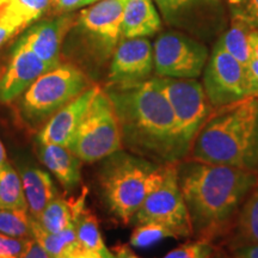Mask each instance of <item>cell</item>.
Listing matches in <instances>:
<instances>
[{
    "instance_id": "1",
    "label": "cell",
    "mask_w": 258,
    "mask_h": 258,
    "mask_svg": "<svg viewBox=\"0 0 258 258\" xmlns=\"http://www.w3.org/2000/svg\"><path fill=\"white\" fill-rule=\"evenodd\" d=\"M120 123L122 145L160 165L185 159L172 108L157 79L106 90Z\"/></svg>"
},
{
    "instance_id": "2",
    "label": "cell",
    "mask_w": 258,
    "mask_h": 258,
    "mask_svg": "<svg viewBox=\"0 0 258 258\" xmlns=\"http://www.w3.org/2000/svg\"><path fill=\"white\" fill-rule=\"evenodd\" d=\"M192 235L211 240L237 217L258 172L185 158L176 164Z\"/></svg>"
},
{
    "instance_id": "3",
    "label": "cell",
    "mask_w": 258,
    "mask_h": 258,
    "mask_svg": "<svg viewBox=\"0 0 258 258\" xmlns=\"http://www.w3.org/2000/svg\"><path fill=\"white\" fill-rule=\"evenodd\" d=\"M189 156L258 172V97L215 108L199 132Z\"/></svg>"
},
{
    "instance_id": "4",
    "label": "cell",
    "mask_w": 258,
    "mask_h": 258,
    "mask_svg": "<svg viewBox=\"0 0 258 258\" xmlns=\"http://www.w3.org/2000/svg\"><path fill=\"white\" fill-rule=\"evenodd\" d=\"M166 167L122 150L106 157L99 171V184L112 214L124 225L132 222L147 196L164 179Z\"/></svg>"
},
{
    "instance_id": "5",
    "label": "cell",
    "mask_w": 258,
    "mask_h": 258,
    "mask_svg": "<svg viewBox=\"0 0 258 258\" xmlns=\"http://www.w3.org/2000/svg\"><path fill=\"white\" fill-rule=\"evenodd\" d=\"M69 148L85 163L103 160L123 148L115 108L108 93L101 88L93 97Z\"/></svg>"
},
{
    "instance_id": "6",
    "label": "cell",
    "mask_w": 258,
    "mask_h": 258,
    "mask_svg": "<svg viewBox=\"0 0 258 258\" xmlns=\"http://www.w3.org/2000/svg\"><path fill=\"white\" fill-rule=\"evenodd\" d=\"M86 89L89 80L82 71L71 64H57L24 92L21 102L23 118L31 125H38Z\"/></svg>"
},
{
    "instance_id": "7",
    "label": "cell",
    "mask_w": 258,
    "mask_h": 258,
    "mask_svg": "<svg viewBox=\"0 0 258 258\" xmlns=\"http://www.w3.org/2000/svg\"><path fill=\"white\" fill-rule=\"evenodd\" d=\"M202 85L214 109L258 97V82L249 67L228 54L219 41L203 70Z\"/></svg>"
},
{
    "instance_id": "8",
    "label": "cell",
    "mask_w": 258,
    "mask_h": 258,
    "mask_svg": "<svg viewBox=\"0 0 258 258\" xmlns=\"http://www.w3.org/2000/svg\"><path fill=\"white\" fill-rule=\"evenodd\" d=\"M156 79L175 114L180 146L188 158L194 141L214 108L208 101L203 85L196 79L163 77Z\"/></svg>"
},
{
    "instance_id": "9",
    "label": "cell",
    "mask_w": 258,
    "mask_h": 258,
    "mask_svg": "<svg viewBox=\"0 0 258 258\" xmlns=\"http://www.w3.org/2000/svg\"><path fill=\"white\" fill-rule=\"evenodd\" d=\"M132 221L135 225H161L172 232L175 238L192 235L191 222L178 183L176 164L167 165L164 179L147 196Z\"/></svg>"
},
{
    "instance_id": "10",
    "label": "cell",
    "mask_w": 258,
    "mask_h": 258,
    "mask_svg": "<svg viewBox=\"0 0 258 258\" xmlns=\"http://www.w3.org/2000/svg\"><path fill=\"white\" fill-rule=\"evenodd\" d=\"M208 57L207 48L201 42L179 32L161 34L154 42V71L163 78H199Z\"/></svg>"
},
{
    "instance_id": "11",
    "label": "cell",
    "mask_w": 258,
    "mask_h": 258,
    "mask_svg": "<svg viewBox=\"0 0 258 258\" xmlns=\"http://www.w3.org/2000/svg\"><path fill=\"white\" fill-rule=\"evenodd\" d=\"M154 70L153 48L145 37L123 38L117 44L109 70L110 86H124L148 80Z\"/></svg>"
},
{
    "instance_id": "12",
    "label": "cell",
    "mask_w": 258,
    "mask_h": 258,
    "mask_svg": "<svg viewBox=\"0 0 258 258\" xmlns=\"http://www.w3.org/2000/svg\"><path fill=\"white\" fill-rule=\"evenodd\" d=\"M51 69L30 49L16 44L8 70L0 78V102H12Z\"/></svg>"
},
{
    "instance_id": "13",
    "label": "cell",
    "mask_w": 258,
    "mask_h": 258,
    "mask_svg": "<svg viewBox=\"0 0 258 258\" xmlns=\"http://www.w3.org/2000/svg\"><path fill=\"white\" fill-rule=\"evenodd\" d=\"M128 0H103L83 10L79 24L106 51L117 44L121 38L123 12Z\"/></svg>"
},
{
    "instance_id": "14",
    "label": "cell",
    "mask_w": 258,
    "mask_h": 258,
    "mask_svg": "<svg viewBox=\"0 0 258 258\" xmlns=\"http://www.w3.org/2000/svg\"><path fill=\"white\" fill-rule=\"evenodd\" d=\"M98 90L99 86H90L78 97L59 109L38 133V144H57L69 147Z\"/></svg>"
},
{
    "instance_id": "15",
    "label": "cell",
    "mask_w": 258,
    "mask_h": 258,
    "mask_svg": "<svg viewBox=\"0 0 258 258\" xmlns=\"http://www.w3.org/2000/svg\"><path fill=\"white\" fill-rule=\"evenodd\" d=\"M69 27L70 21L67 18L41 22L29 29L16 44L28 48L44 62L56 67L59 64L61 42Z\"/></svg>"
},
{
    "instance_id": "16",
    "label": "cell",
    "mask_w": 258,
    "mask_h": 258,
    "mask_svg": "<svg viewBox=\"0 0 258 258\" xmlns=\"http://www.w3.org/2000/svg\"><path fill=\"white\" fill-rule=\"evenodd\" d=\"M38 157L66 189L72 190L80 183L82 160L69 147L57 144H40Z\"/></svg>"
},
{
    "instance_id": "17",
    "label": "cell",
    "mask_w": 258,
    "mask_h": 258,
    "mask_svg": "<svg viewBox=\"0 0 258 258\" xmlns=\"http://www.w3.org/2000/svg\"><path fill=\"white\" fill-rule=\"evenodd\" d=\"M86 189L80 194L79 198L71 201L73 213V225L76 228L77 239L85 249L99 254L102 258H115L114 253L105 246L98 219L85 206Z\"/></svg>"
},
{
    "instance_id": "18",
    "label": "cell",
    "mask_w": 258,
    "mask_h": 258,
    "mask_svg": "<svg viewBox=\"0 0 258 258\" xmlns=\"http://www.w3.org/2000/svg\"><path fill=\"white\" fill-rule=\"evenodd\" d=\"M29 214L32 219H38L43 209L56 196L53 180L46 171L35 166L25 165L19 172Z\"/></svg>"
},
{
    "instance_id": "19",
    "label": "cell",
    "mask_w": 258,
    "mask_h": 258,
    "mask_svg": "<svg viewBox=\"0 0 258 258\" xmlns=\"http://www.w3.org/2000/svg\"><path fill=\"white\" fill-rule=\"evenodd\" d=\"M160 27V17L152 0H128L122 19V38L151 36Z\"/></svg>"
},
{
    "instance_id": "20",
    "label": "cell",
    "mask_w": 258,
    "mask_h": 258,
    "mask_svg": "<svg viewBox=\"0 0 258 258\" xmlns=\"http://www.w3.org/2000/svg\"><path fill=\"white\" fill-rule=\"evenodd\" d=\"M233 246L258 245V184L251 190L237 214Z\"/></svg>"
},
{
    "instance_id": "21",
    "label": "cell",
    "mask_w": 258,
    "mask_h": 258,
    "mask_svg": "<svg viewBox=\"0 0 258 258\" xmlns=\"http://www.w3.org/2000/svg\"><path fill=\"white\" fill-rule=\"evenodd\" d=\"M32 238L40 244V246L46 251L50 258L63 257L72 247L78 243L74 225L69 226L57 233H50L44 231L40 224L31 218Z\"/></svg>"
},
{
    "instance_id": "22",
    "label": "cell",
    "mask_w": 258,
    "mask_h": 258,
    "mask_svg": "<svg viewBox=\"0 0 258 258\" xmlns=\"http://www.w3.org/2000/svg\"><path fill=\"white\" fill-rule=\"evenodd\" d=\"M253 30L256 29L251 28L237 19H232L231 28L219 40L228 54H231L235 60H238L246 67H249L250 61L252 59L251 35Z\"/></svg>"
},
{
    "instance_id": "23",
    "label": "cell",
    "mask_w": 258,
    "mask_h": 258,
    "mask_svg": "<svg viewBox=\"0 0 258 258\" xmlns=\"http://www.w3.org/2000/svg\"><path fill=\"white\" fill-rule=\"evenodd\" d=\"M0 208L28 209L21 176L8 161L0 166Z\"/></svg>"
},
{
    "instance_id": "24",
    "label": "cell",
    "mask_w": 258,
    "mask_h": 258,
    "mask_svg": "<svg viewBox=\"0 0 258 258\" xmlns=\"http://www.w3.org/2000/svg\"><path fill=\"white\" fill-rule=\"evenodd\" d=\"M44 231L50 233L64 230L69 226L73 225L72 205L69 200L55 196L48 203L38 219H35Z\"/></svg>"
},
{
    "instance_id": "25",
    "label": "cell",
    "mask_w": 258,
    "mask_h": 258,
    "mask_svg": "<svg viewBox=\"0 0 258 258\" xmlns=\"http://www.w3.org/2000/svg\"><path fill=\"white\" fill-rule=\"evenodd\" d=\"M0 233L17 239L32 238L31 217L28 209L0 208Z\"/></svg>"
},
{
    "instance_id": "26",
    "label": "cell",
    "mask_w": 258,
    "mask_h": 258,
    "mask_svg": "<svg viewBox=\"0 0 258 258\" xmlns=\"http://www.w3.org/2000/svg\"><path fill=\"white\" fill-rule=\"evenodd\" d=\"M164 17L171 23H177L184 16L190 15L194 9L213 5L218 0H154Z\"/></svg>"
},
{
    "instance_id": "27",
    "label": "cell",
    "mask_w": 258,
    "mask_h": 258,
    "mask_svg": "<svg viewBox=\"0 0 258 258\" xmlns=\"http://www.w3.org/2000/svg\"><path fill=\"white\" fill-rule=\"evenodd\" d=\"M167 238H175L172 232L166 227L157 224H141L137 225L131 235V245L134 247H150L160 243Z\"/></svg>"
},
{
    "instance_id": "28",
    "label": "cell",
    "mask_w": 258,
    "mask_h": 258,
    "mask_svg": "<svg viewBox=\"0 0 258 258\" xmlns=\"http://www.w3.org/2000/svg\"><path fill=\"white\" fill-rule=\"evenodd\" d=\"M49 3L50 0H12V9L22 30L41 17Z\"/></svg>"
},
{
    "instance_id": "29",
    "label": "cell",
    "mask_w": 258,
    "mask_h": 258,
    "mask_svg": "<svg viewBox=\"0 0 258 258\" xmlns=\"http://www.w3.org/2000/svg\"><path fill=\"white\" fill-rule=\"evenodd\" d=\"M217 250L211 240L198 239L179 245L163 258H211Z\"/></svg>"
},
{
    "instance_id": "30",
    "label": "cell",
    "mask_w": 258,
    "mask_h": 258,
    "mask_svg": "<svg viewBox=\"0 0 258 258\" xmlns=\"http://www.w3.org/2000/svg\"><path fill=\"white\" fill-rule=\"evenodd\" d=\"M232 19L258 30V0H227Z\"/></svg>"
},
{
    "instance_id": "31",
    "label": "cell",
    "mask_w": 258,
    "mask_h": 258,
    "mask_svg": "<svg viewBox=\"0 0 258 258\" xmlns=\"http://www.w3.org/2000/svg\"><path fill=\"white\" fill-rule=\"evenodd\" d=\"M25 240L8 237L0 233V256L5 258H21L24 251Z\"/></svg>"
},
{
    "instance_id": "32",
    "label": "cell",
    "mask_w": 258,
    "mask_h": 258,
    "mask_svg": "<svg viewBox=\"0 0 258 258\" xmlns=\"http://www.w3.org/2000/svg\"><path fill=\"white\" fill-rule=\"evenodd\" d=\"M21 258H50L48 256L46 251H44L40 246V244L37 243L34 238H29L25 240V246L24 251L22 253Z\"/></svg>"
},
{
    "instance_id": "33",
    "label": "cell",
    "mask_w": 258,
    "mask_h": 258,
    "mask_svg": "<svg viewBox=\"0 0 258 258\" xmlns=\"http://www.w3.org/2000/svg\"><path fill=\"white\" fill-rule=\"evenodd\" d=\"M97 0H59L55 6L61 11H70V10L79 9L82 6L93 4Z\"/></svg>"
},
{
    "instance_id": "34",
    "label": "cell",
    "mask_w": 258,
    "mask_h": 258,
    "mask_svg": "<svg viewBox=\"0 0 258 258\" xmlns=\"http://www.w3.org/2000/svg\"><path fill=\"white\" fill-rule=\"evenodd\" d=\"M233 258H258V245H246L234 249Z\"/></svg>"
},
{
    "instance_id": "35",
    "label": "cell",
    "mask_w": 258,
    "mask_h": 258,
    "mask_svg": "<svg viewBox=\"0 0 258 258\" xmlns=\"http://www.w3.org/2000/svg\"><path fill=\"white\" fill-rule=\"evenodd\" d=\"M112 251H114L112 253H114L115 258H140L138 257L133 251L129 249V246L123 244L115 246L114 249H112Z\"/></svg>"
},
{
    "instance_id": "36",
    "label": "cell",
    "mask_w": 258,
    "mask_h": 258,
    "mask_svg": "<svg viewBox=\"0 0 258 258\" xmlns=\"http://www.w3.org/2000/svg\"><path fill=\"white\" fill-rule=\"evenodd\" d=\"M249 69L251 71V73L253 74V77L258 82V57H252V59H251Z\"/></svg>"
},
{
    "instance_id": "37",
    "label": "cell",
    "mask_w": 258,
    "mask_h": 258,
    "mask_svg": "<svg viewBox=\"0 0 258 258\" xmlns=\"http://www.w3.org/2000/svg\"><path fill=\"white\" fill-rule=\"evenodd\" d=\"M6 163V152H5V148L3 146L2 141H0V166L4 165Z\"/></svg>"
},
{
    "instance_id": "38",
    "label": "cell",
    "mask_w": 258,
    "mask_h": 258,
    "mask_svg": "<svg viewBox=\"0 0 258 258\" xmlns=\"http://www.w3.org/2000/svg\"><path fill=\"white\" fill-rule=\"evenodd\" d=\"M211 258H228V256L225 252H222V251L217 250V252L213 254Z\"/></svg>"
},
{
    "instance_id": "39",
    "label": "cell",
    "mask_w": 258,
    "mask_h": 258,
    "mask_svg": "<svg viewBox=\"0 0 258 258\" xmlns=\"http://www.w3.org/2000/svg\"><path fill=\"white\" fill-rule=\"evenodd\" d=\"M57 2H59V0H50V3H53V4H54V5H55Z\"/></svg>"
}]
</instances>
